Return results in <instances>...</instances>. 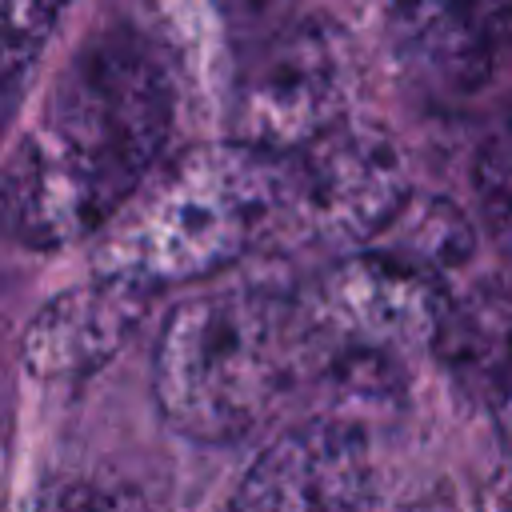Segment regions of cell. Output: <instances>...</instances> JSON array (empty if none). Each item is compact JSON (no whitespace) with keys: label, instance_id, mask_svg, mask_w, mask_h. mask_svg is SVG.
Here are the masks:
<instances>
[{"label":"cell","instance_id":"obj_1","mask_svg":"<svg viewBox=\"0 0 512 512\" xmlns=\"http://www.w3.org/2000/svg\"><path fill=\"white\" fill-rule=\"evenodd\" d=\"M176 92L164 60L128 32L96 36L48 88L0 172V224L28 248L100 232L152 176Z\"/></svg>","mask_w":512,"mask_h":512},{"label":"cell","instance_id":"obj_2","mask_svg":"<svg viewBox=\"0 0 512 512\" xmlns=\"http://www.w3.org/2000/svg\"><path fill=\"white\" fill-rule=\"evenodd\" d=\"M292 208V156L200 144L152 172L104 224L96 276L164 288L220 272Z\"/></svg>","mask_w":512,"mask_h":512},{"label":"cell","instance_id":"obj_3","mask_svg":"<svg viewBox=\"0 0 512 512\" xmlns=\"http://www.w3.org/2000/svg\"><path fill=\"white\" fill-rule=\"evenodd\" d=\"M308 316L272 292H208L176 308L156 348V400L192 440L252 432L304 364Z\"/></svg>","mask_w":512,"mask_h":512},{"label":"cell","instance_id":"obj_4","mask_svg":"<svg viewBox=\"0 0 512 512\" xmlns=\"http://www.w3.org/2000/svg\"><path fill=\"white\" fill-rule=\"evenodd\" d=\"M348 104V48L328 24H300L268 44L236 88V140L300 152L340 124Z\"/></svg>","mask_w":512,"mask_h":512},{"label":"cell","instance_id":"obj_5","mask_svg":"<svg viewBox=\"0 0 512 512\" xmlns=\"http://www.w3.org/2000/svg\"><path fill=\"white\" fill-rule=\"evenodd\" d=\"M292 156V208L312 232L336 240L380 236L408 204L400 148L376 128H328Z\"/></svg>","mask_w":512,"mask_h":512},{"label":"cell","instance_id":"obj_6","mask_svg":"<svg viewBox=\"0 0 512 512\" xmlns=\"http://www.w3.org/2000/svg\"><path fill=\"white\" fill-rule=\"evenodd\" d=\"M368 476V444L356 424L308 420L252 460L232 512H364Z\"/></svg>","mask_w":512,"mask_h":512},{"label":"cell","instance_id":"obj_7","mask_svg":"<svg viewBox=\"0 0 512 512\" xmlns=\"http://www.w3.org/2000/svg\"><path fill=\"white\" fill-rule=\"evenodd\" d=\"M320 320L368 352H396L440 336L448 300L436 272L392 252L340 264L320 292Z\"/></svg>","mask_w":512,"mask_h":512},{"label":"cell","instance_id":"obj_8","mask_svg":"<svg viewBox=\"0 0 512 512\" xmlns=\"http://www.w3.org/2000/svg\"><path fill=\"white\" fill-rule=\"evenodd\" d=\"M388 32L420 80L476 92L512 32V0H388Z\"/></svg>","mask_w":512,"mask_h":512},{"label":"cell","instance_id":"obj_9","mask_svg":"<svg viewBox=\"0 0 512 512\" xmlns=\"http://www.w3.org/2000/svg\"><path fill=\"white\" fill-rule=\"evenodd\" d=\"M148 288L96 276L88 288L56 296L24 336V368L48 384L84 380L128 340L144 312Z\"/></svg>","mask_w":512,"mask_h":512},{"label":"cell","instance_id":"obj_10","mask_svg":"<svg viewBox=\"0 0 512 512\" xmlns=\"http://www.w3.org/2000/svg\"><path fill=\"white\" fill-rule=\"evenodd\" d=\"M384 232H396V244H388L384 252H392L416 268H428V272L452 268V264L468 260V252H472L468 220L448 200L404 204Z\"/></svg>","mask_w":512,"mask_h":512},{"label":"cell","instance_id":"obj_11","mask_svg":"<svg viewBox=\"0 0 512 512\" xmlns=\"http://www.w3.org/2000/svg\"><path fill=\"white\" fill-rule=\"evenodd\" d=\"M476 196L496 240L512 248V120H504L476 156Z\"/></svg>","mask_w":512,"mask_h":512},{"label":"cell","instance_id":"obj_12","mask_svg":"<svg viewBox=\"0 0 512 512\" xmlns=\"http://www.w3.org/2000/svg\"><path fill=\"white\" fill-rule=\"evenodd\" d=\"M72 0H0V76L24 68Z\"/></svg>","mask_w":512,"mask_h":512},{"label":"cell","instance_id":"obj_13","mask_svg":"<svg viewBox=\"0 0 512 512\" xmlns=\"http://www.w3.org/2000/svg\"><path fill=\"white\" fill-rule=\"evenodd\" d=\"M484 364L492 368V400H496L500 428L512 440V320L508 316L500 320V328L484 352Z\"/></svg>","mask_w":512,"mask_h":512},{"label":"cell","instance_id":"obj_14","mask_svg":"<svg viewBox=\"0 0 512 512\" xmlns=\"http://www.w3.org/2000/svg\"><path fill=\"white\" fill-rule=\"evenodd\" d=\"M44 512H136L132 504H124L120 496L112 492H100V488H88V484H76V488H64L48 500Z\"/></svg>","mask_w":512,"mask_h":512}]
</instances>
